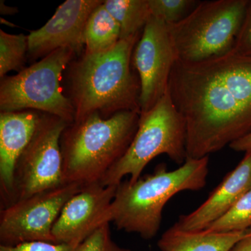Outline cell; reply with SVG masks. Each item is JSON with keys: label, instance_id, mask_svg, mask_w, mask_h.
Segmentation results:
<instances>
[{"label": "cell", "instance_id": "1", "mask_svg": "<svg viewBox=\"0 0 251 251\" xmlns=\"http://www.w3.org/2000/svg\"><path fill=\"white\" fill-rule=\"evenodd\" d=\"M168 90L186 123L187 158L209 156L251 133V57L232 50L176 61Z\"/></svg>", "mask_w": 251, "mask_h": 251}, {"label": "cell", "instance_id": "24", "mask_svg": "<svg viewBox=\"0 0 251 251\" xmlns=\"http://www.w3.org/2000/svg\"><path fill=\"white\" fill-rule=\"evenodd\" d=\"M229 148L234 151L239 152H248L251 151V133L246 136L243 137L241 139L234 142L229 145Z\"/></svg>", "mask_w": 251, "mask_h": 251}, {"label": "cell", "instance_id": "20", "mask_svg": "<svg viewBox=\"0 0 251 251\" xmlns=\"http://www.w3.org/2000/svg\"><path fill=\"white\" fill-rule=\"evenodd\" d=\"M151 16L168 25L184 19L198 6L196 0H148Z\"/></svg>", "mask_w": 251, "mask_h": 251}, {"label": "cell", "instance_id": "4", "mask_svg": "<svg viewBox=\"0 0 251 251\" xmlns=\"http://www.w3.org/2000/svg\"><path fill=\"white\" fill-rule=\"evenodd\" d=\"M140 116L137 111L120 112L107 119L93 113L68 125L60 140L64 183L101 181L129 148Z\"/></svg>", "mask_w": 251, "mask_h": 251}, {"label": "cell", "instance_id": "25", "mask_svg": "<svg viewBox=\"0 0 251 251\" xmlns=\"http://www.w3.org/2000/svg\"><path fill=\"white\" fill-rule=\"evenodd\" d=\"M229 251H251V228Z\"/></svg>", "mask_w": 251, "mask_h": 251}, {"label": "cell", "instance_id": "9", "mask_svg": "<svg viewBox=\"0 0 251 251\" xmlns=\"http://www.w3.org/2000/svg\"><path fill=\"white\" fill-rule=\"evenodd\" d=\"M85 185L67 183L37 193L2 208L0 214V245L44 242L57 244L52 228L63 207Z\"/></svg>", "mask_w": 251, "mask_h": 251}, {"label": "cell", "instance_id": "2", "mask_svg": "<svg viewBox=\"0 0 251 251\" xmlns=\"http://www.w3.org/2000/svg\"><path fill=\"white\" fill-rule=\"evenodd\" d=\"M142 34L120 39L100 53L81 54L67 69L69 99L75 120L93 113L107 119L122 111H140L139 76L132 69L135 46Z\"/></svg>", "mask_w": 251, "mask_h": 251}, {"label": "cell", "instance_id": "17", "mask_svg": "<svg viewBox=\"0 0 251 251\" xmlns=\"http://www.w3.org/2000/svg\"><path fill=\"white\" fill-rule=\"evenodd\" d=\"M103 4L120 26V39L142 34L151 17L148 0H105Z\"/></svg>", "mask_w": 251, "mask_h": 251}, {"label": "cell", "instance_id": "15", "mask_svg": "<svg viewBox=\"0 0 251 251\" xmlns=\"http://www.w3.org/2000/svg\"><path fill=\"white\" fill-rule=\"evenodd\" d=\"M248 231H184L173 226L162 234L157 245L161 251H229Z\"/></svg>", "mask_w": 251, "mask_h": 251}, {"label": "cell", "instance_id": "22", "mask_svg": "<svg viewBox=\"0 0 251 251\" xmlns=\"http://www.w3.org/2000/svg\"><path fill=\"white\" fill-rule=\"evenodd\" d=\"M232 51L242 55L251 57V0L248 5L245 18Z\"/></svg>", "mask_w": 251, "mask_h": 251}, {"label": "cell", "instance_id": "3", "mask_svg": "<svg viewBox=\"0 0 251 251\" xmlns=\"http://www.w3.org/2000/svg\"><path fill=\"white\" fill-rule=\"evenodd\" d=\"M209 156L187 158L174 171L158 164L151 175L134 183L122 181L113 201L102 218V224L112 222L120 230L139 234L145 240L156 237L162 222L163 208L181 191H198L206 186Z\"/></svg>", "mask_w": 251, "mask_h": 251}, {"label": "cell", "instance_id": "10", "mask_svg": "<svg viewBox=\"0 0 251 251\" xmlns=\"http://www.w3.org/2000/svg\"><path fill=\"white\" fill-rule=\"evenodd\" d=\"M176 61L168 25L151 16L132 57L140 82L141 113L151 110L166 94Z\"/></svg>", "mask_w": 251, "mask_h": 251}, {"label": "cell", "instance_id": "11", "mask_svg": "<svg viewBox=\"0 0 251 251\" xmlns=\"http://www.w3.org/2000/svg\"><path fill=\"white\" fill-rule=\"evenodd\" d=\"M117 186H103L100 181L92 183L69 199L52 228L56 243L78 247L90 237L101 226Z\"/></svg>", "mask_w": 251, "mask_h": 251}, {"label": "cell", "instance_id": "7", "mask_svg": "<svg viewBox=\"0 0 251 251\" xmlns=\"http://www.w3.org/2000/svg\"><path fill=\"white\" fill-rule=\"evenodd\" d=\"M69 48L54 50L12 76L1 78L0 111L36 110L62 119L69 125L75 120L72 100L63 94V73L75 59Z\"/></svg>", "mask_w": 251, "mask_h": 251}, {"label": "cell", "instance_id": "23", "mask_svg": "<svg viewBox=\"0 0 251 251\" xmlns=\"http://www.w3.org/2000/svg\"><path fill=\"white\" fill-rule=\"evenodd\" d=\"M77 248L67 244L32 242L11 247L0 245V251H76Z\"/></svg>", "mask_w": 251, "mask_h": 251}, {"label": "cell", "instance_id": "21", "mask_svg": "<svg viewBox=\"0 0 251 251\" xmlns=\"http://www.w3.org/2000/svg\"><path fill=\"white\" fill-rule=\"evenodd\" d=\"M76 251H132L119 246L112 239L109 223L102 224L77 248Z\"/></svg>", "mask_w": 251, "mask_h": 251}, {"label": "cell", "instance_id": "13", "mask_svg": "<svg viewBox=\"0 0 251 251\" xmlns=\"http://www.w3.org/2000/svg\"><path fill=\"white\" fill-rule=\"evenodd\" d=\"M42 114L36 110L0 112V191L4 204L2 208L12 202L16 165L34 136Z\"/></svg>", "mask_w": 251, "mask_h": 251}, {"label": "cell", "instance_id": "26", "mask_svg": "<svg viewBox=\"0 0 251 251\" xmlns=\"http://www.w3.org/2000/svg\"><path fill=\"white\" fill-rule=\"evenodd\" d=\"M0 11L2 15H14L18 12L17 8L11 7V6H6L4 4V1H1L0 4Z\"/></svg>", "mask_w": 251, "mask_h": 251}, {"label": "cell", "instance_id": "6", "mask_svg": "<svg viewBox=\"0 0 251 251\" xmlns=\"http://www.w3.org/2000/svg\"><path fill=\"white\" fill-rule=\"evenodd\" d=\"M249 1H200L182 21L168 25L176 61L202 62L231 52Z\"/></svg>", "mask_w": 251, "mask_h": 251}, {"label": "cell", "instance_id": "5", "mask_svg": "<svg viewBox=\"0 0 251 251\" xmlns=\"http://www.w3.org/2000/svg\"><path fill=\"white\" fill-rule=\"evenodd\" d=\"M162 154L181 166L187 159L186 123L168 90L151 110L140 114L138 130L129 148L100 183L117 186L128 175V181L134 183L148 163Z\"/></svg>", "mask_w": 251, "mask_h": 251}, {"label": "cell", "instance_id": "12", "mask_svg": "<svg viewBox=\"0 0 251 251\" xmlns=\"http://www.w3.org/2000/svg\"><path fill=\"white\" fill-rule=\"evenodd\" d=\"M102 0H67L59 5L52 18L40 29L28 35V55L44 57L64 48L80 54L85 46V29L88 18Z\"/></svg>", "mask_w": 251, "mask_h": 251}, {"label": "cell", "instance_id": "18", "mask_svg": "<svg viewBox=\"0 0 251 251\" xmlns=\"http://www.w3.org/2000/svg\"><path fill=\"white\" fill-rule=\"evenodd\" d=\"M28 36L11 34L0 29V77L8 73L20 72L25 69L28 54Z\"/></svg>", "mask_w": 251, "mask_h": 251}, {"label": "cell", "instance_id": "14", "mask_svg": "<svg viewBox=\"0 0 251 251\" xmlns=\"http://www.w3.org/2000/svg\"><path fill=\"white\" fill-rule=\"evenodd\" d=\"M251 188V151L245 153L240 163L199 207L180 216L173 226L184 231L204 230L227 213Z\"/></svg>", "mask_w": 251, "mask_h": 251}, {"label": "cell", "instance_id": "8", "mask_svg": "<svg viewBox=\"0 0 251 251\" xmlns=\"http://www.w3.org/2000/svg\"><path fill=\"white\" fill-rule=\"evenodd\" d=\"M68 125L59 117L42 114L16 165L11 204L65 184L60 140Z\"/></svg>", "mask_w": 251, "mask_h": 251}, {"label": "cell", "instance_id": "19", "mask_svg": "<svg viewBox=\"0 0 251 251\" xmlns=\"http://www.w3.org/2000/svg\"><path fill=\"white\" fill-rule=\"evenodd\" d=\"M251 228V188L227 213L204 230L211 232H241Z\"/></svg>", "mask_w": 251, "mask_h": 251}, {"label": "cell", "instance_id": "16", "mask_svg": "<svg viewBox=\"0 0 251 251\" xmlns=\"http://www.w3.org/2000/svg\"><path fill=\"white\" fill-rule=\"evenodd\" d=\"M120 40V28L103 1L94 9L85 29V53H100L112 49Z\"/></svg>", "mask_w": 251, "mask_h": 251}]
</instances>
